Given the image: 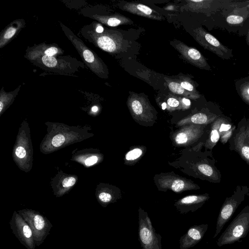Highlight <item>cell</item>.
Instances as JSON below:
<instances>
[{
	"label": "cell",
	"instance_id": "obj_20",
	"mask_svg": "<svg viewBox=\"0 0 249 249\" xmlns=\"http://www.w3.org/2000/svg\"><path fill=\"white\" fill-rule=\"evenodd\" d=\"M178 82L185 90L192 94L196 99L200 97V94L196 89L193 81L191 79L187 78H182L179 79Z\"/></svg>",
	"mask_w": 249,
	"mask_h": 249
},
{
	"label": "cell",
	"instance_id": "obj_42",
	"mask_svg": "<svg viewBox=\"0 0 249 249\" xmlns=\"http://www.w3.org/2000/svg\"><path fill=\"white\" fill-rule=\"evenodd\" d=\"M161 106H162V108L163 109H165L166 108V103H163L162 104Z\"/></svg>",
	"mask_w": 249,
	"mask_h": 249
},
{
	"label": "cell",
	"instance_id": "obj_31",
	"mask_svg": "<svg viewBox=\"0 0 249 249\" xmlns=\"http://www.w3.org/2000/svg\"><path fill=\"white\" fill-rule=\"evenodd\" d=\"M219 139V134L216 129H213L211 133L210 139L211 142L215 143L218 142Z\"/></svg>",
	"mask_w": 249,
	"mask_h": 249
},
{
	"label": "cell",
	"instance_id": "obj_39",
	"mask_svg": "<svg viewBox=\"0 0 249 249\" xmlns=\"http://www.w3.org/2000/svg\"><path fill=\"white\" fill-rule=\"evenodd\" d=\"M182 101L183 103L187 106H189L191 104L190 101L186 98H182Z\"/></svg>",
	"mask_w": 249,
	"mask_h": 249
},
{
	"label": "cell",
	"instance_id": "obj_6",
	"mask_svg": "<svg viewBox=\"0 0 249 249\" xmlns=\"http://www.w3.org/2000/svg\"><path fill=\"white\" fill-rule=\"evenodd\" d=\"M139 233L143 249H162L161 236L156 232L147 213L140 211L139 214Z\"/></svg>",
	"mask_w": 249,
	"mask_h": 249
},
{
	"label": "cell",
	"instance_id": "obj_11",
	"mask_svg": "<svg viewBox=\"0 0 249 249\" xmlns=\"http://www.w3.org/2000/svg\"><path fill=\"white\" fill-rule=\"evenodd\" d=\"M208 228L207 224L195 225L190 228L180 238V249H187L196 245L202 239Z\"/></svg>",
	"mask_w": 249,
	"mask_h": 249
},
{
	"label": "cell",
	"instance_id": "obj_21",
	"mask_svg": "<svg viewBox=\"0 0 249 249\" xmlns=\"http://www.w3.org/2000/svg\"><path fill=\"white\" fill-rule=\"evenodd\" d=\"M245 20V16L240 14H231L226 18L227 22L230 25H235L240 24Z\"/></svg>",
	"mask_w": 249,
	"mask_h": 249
},
{
	"label": "cell",
	"instance_id": "obj_37",
	"mask_svg": "<svg viewBox=\"0 0 249 249\" xmlns=\"http://www.w3.org/2000/svg\"><path fill=\"white\" fill-rule=\"evenodd\" d=\"M94 27L95 31L98 33H102L104 32V29L102 25H101L100 24H97L96 23V27L95 28V26H94L93 23L91 24Z\"/></svg>",
	"mask_w": 249,
	"mask_h": 249
},
{
	"label": "cell",
	"instance_id": "obj_16",
	"mask_svg": "<svg viewBox=\"0 0 249 249\" xmlns=\"http://www.w3.org/2000/svg\"><path fill=\"white\" fill-rule=\"evenodd\" d=\"M185 2L186 4L181 7L182 10L199 12L208 7L213 1L188 0H185Z\"/></svg>",
	"mask_w": 249,
	"mask_h": 249
},
{
	"label": "cell",
	"instance_id": "obj_5",
	"mask_svg": "<svg viewBox=\"0 0 249 249\" xmlns=\"http://www.w3.org/2000/svg\"><path fill=\"white\" fill-rule=\"evenodd\" d=\"M30 227L36 246H40L49 234L53 225L49 219L38 212L31 209L18 211Z\"/></svg>",
	"mask_w": 249,
	"mask_h": 249
},
{
	"label": "cell",
	"instance_id": "obj_17",
	"mask_svg": "<svg viewBox=\"0 0 249 249\" xmlns=\"http://www.w3.org/2000/svg\"><path fill=\"white\" fill-rule=\"evenodd\" d=\"M209 197L206 196H189L183 197L179 200V205L186 206H194L197 209L199 206H201L208 199Z\"/></svg>",
	"mask_w": 249,
	"mask_h": 249
},
{
	"label": "cell",
	"instance_id": "obj_27",
	"mask_svg": "<svg viewBox=\"0 0 249 249\" xmlns=\"http://www.w3.org/2000/svg\"><path fill=\"white\" fill-rule=\"evenodd\" d=\"M185 186L184 182L180 179H177L173 183L171 189L175 192H179L183 190Z\"/></svg>",
	"mask_w": 249,
	"mask_h": 249
},
{
	"label": "cell",
	"instance_id": "obj_28",
	"mask_svg": "<svg viewBox=\"0 0 249 249\" xmlns=\"http://www.w3.org/2000/svg\"><path fill=\"white\" fill-rule=\"evenodd\" d=\"M65 138L63 135H57L54 137L52 140V144L54 146H61L64 142Z\"/></svg>",
	"mask_w": 249,
	"mask_h": 249
},
{
	"label": "cell",
	"instance_id": "obj_23",
	"mask_svg": "<svg viewBox=\"0 0 249 249\" xmlns=\"http://www.w3.org/2000/svg\"><path fill=\"white\" fill-rule=\"evenodd\" d=\"M142 151L139 148H135L126 153L125 159L128 160H132L139 158L142 154Z\"/></svg>",
	"mask_w": 249,
	"mask_h": 249
},
{
	"label": "cell",
	"instance_id": "obj_12",
	"mask_svg": "<svg viewBox=\"0 0 249 249\" xmlns=\"http://www.w3.org/2000/svg\"><path fill=\"white\" fill-rule=\"evenodd\" d=\"M64 51L54 44H47L43 43L30 47L26 51L25 57L29 61L44 56H57L61 55Z\"/></svg>",
	"mask_w": 249,
	"mask_h": 249
},
{
	"label": "cell",
	"instance_id": "obj_10",
	"mask_svg": "<svg viewBox=\"0 0 249 249\" xmlns=\"http://www.w3.org/2000/svg\"><path fill=\"white\" fill-rule=\"evenodd\" d=\"M243 200L242 196H233L225 200L217 217L213 238H216L220 233L225 225L231 218Z\"/></svg>",
	"mask_w": 249,
	"mask_h": 249
},
{
	"label": "cell",
	"instance_id": "obj_29",
	"mask_svg": "<svg viewBox=\"0 0 249 249\" xmlns=\"http://www.w3.org/2000/svg\"><path fill=\"white\" fill-rule=\"evenodd\" d=\"M175 140L177 143L181 144L185 143L188 140V138L185 133L182 132L177 135Z\"/></svg>",
	"mask_w": 249,
	"mask_h": 249
},
{
	"label": "cell",
	"instance_id": "obj_25",
	"mask_svg": "<svg viewBox=\"0 0 249 249\" xmlns=\"http://www.w3.org/2000/svg\"><path fill=\"white\" fill-rule=\"evenodd\" d=\"M240 92L243 99L249 102V82L245 83L241 85Z\"/></svg>",
	"mask_w": 249,
	"mask_h": 249
},
{
	"label": "cell",
	"instance_id": "obj_19",
	"mask_svg": "<svg viewBox=\"0 0 249 249\" xmlns=\"http://www.w3.org/2000/svg\"><path fill=\"white\" fill-rule=\"evenodd\" d=\"M20 87L12 92L7 93L2 89L0 91V112H1L5 106L7 105L16 96L20 90Z\"/></svg>",
	"mask_w": 249,
	"mask_h": 249
},
{
	"label": "cell",
	"instance_id": "obj_22",
	"mask_svg": "<svg viewBox=\"0 0 249 249\" xmlns=\"http://www.w3.org/2000/svg\"><path fill=\"white\" fill-rule=\"evenodd\" d=\"M207 116L203 113L196 114L191 118L192 122L197 124H205L207 121Z\"/></svg>",
	"mask_w": 249,
	"mask_h": 249
},
{
	"label": "cell",
	"instance_id": "obj_2",
	"mask_svg": "<svg viewBox=\"0 0 249 249\" xmlns=\"http://www.w3.org/2000/svg\"><path fill=\"white\" fill-rule=\"evenodd\" d=\"M60 24L66 36L76 49L86 66L99 77L107 78L108 71L102 59L67 26L62 23Z\"/></svg>",
	"mask_w": 249,
	"mask_h": 249
},
{
	"label": "cell",
	"instance_id": "obj_36",
	"mask_svg": "<svg viewBox=\"0 0 249 249\" xmlns=\"http://www.w3.org/2000/svg\"><path fill=\"white\" fill-rule=\"evenodd\" d=\"M231 128V125L229 124H222L219 128L220 132L227 131Z\"/></svg>",
	"mask_w": 249,
	"mask_h": 249
},
{
	"label": "cell",
	"instance_id": "obj_30",
	"mask_svg": "<svg viewBox=\"0 0 249 249\" xmlns=\"http://www.w3.org/2000/svg\"><path fill=\"white\" fill-rule=\"evenodd\" d=\"M75 178L72 177H68L64 179L63 181V186L64 187H70L73 185L75 183Z\"/></svg>",
	"mask_w": 249,
	"mask_h": 249
},
{
	"label": "cell",
	"instance_id": "obj_8",
	"mask_svg": "<svg viewBox=\"0 0 249 249\" xmlns=\"http://www.w3.org/2000/svg\"><path fill=\"white\" fill-rule=\"evenodd\" d=\"M12 232L27 249H35L36 244L32 231L22 217L15 211L9 222Z\"/></svg>",
	"mask_w": 249,
	"mask_h": 249
},
{
	"label": "cell",
	"instance_id": "obj_24",
	"mask_svg": "<svg viewBox=\"0 0 249 249\" xmlns=\"http://www.w3.org/2000/svg\"><path fill=\"white\" fill-rule=\"evenodd\" d=\"M112 196L107 192L100 193L98 196L99 201L103 205H106L112 200Z\"/></svg>",
	"mask_w": 249,
	"mask_h": 249
},
{
	"label": "cell",
	"instance_id": "obj_40",
	"mask_svg": "<svg viewBox=\"0 0 249 249\" xmlns=\"http://www.w3.org/2000/svg\"><path fill=\"white\" fill-rule=\"evenodd\" d=\"M246 40H247V42L248 45L249 46V31H248V33L247 34V37H246Z\"/></svg>",
	"mask_w": 249,
	"mask_h": 249
},
{
	"label": "cell",
	"instance_id": "obj_33",
	"mask_svg": "<svg viewBox=\"0 0 249 249\" xmlns=\"http://www.w3.org/2000/svg\"><path fill=\"white\" fill-rule=\"evenodd\" d=\"M167 103L169 106L173 107H178L179 105V101L176 98L173 97L168 98Z\"/></svg>",
	"mask_w": 249,
	"mask_h": 249
},
{
	"label": "cell",
	"instance_id": "obj_14",
	"mask_svg": "<svg viewBox=\"0 0 249 249\" xmlns=\"http://www.w3.org/2000/svg\"><path fill=\"white\" fill-rule=\"evenodd\" d=\"M93 18L100 22L111 27H116L120 25L132 24L131 19L121 14H114L110 16L94 15Z\"/></svg>",
	"mask_w": 249,
	"mask_h": 249
},
{
	"label": "cell",
	"instance_id": "obj_9",
	"mask_svg": "<svg viewBox=\"0 0 249 249\" xmlns=\"http://www.w3.org/2000/svg\"><path fill=\"white\" fill-rule=\"evenodd\" d=\"M171 44L189 63L201 69L211 70L206 58L197 49L178 40L171 41Z\"/></svg>",
	"mask_w": 249,
	"mask_h": 249
},
{
	"label": "cell",
	"instance_id": "obj_13",
	"mask_svg": "<svg viewBox=\"0 0 249 249\" xmlns=\"http://www.w3.org/2000/svg\"><path fill=\"white\" fill-rule=\"evenodd\" d=\"M121 9L134 15L152 19L162 20L163 19L159 13L140 3L127 2L123 5Z\"/></svg>",
	"mask_w": 249,
	"mask_h": 249
},
{
	"label": "cell",
	"instance_id": "obj_15",
	"mask_svg": "<svg viewBox=\"0 0 249 249\" xmlns=\"http://www.w3.org/2000/svg\"><path fill=\"white\" fill-rule=\"evenodd\" d=\"M23 20L18 19L13 21L6 27L1 33L0 37V48H2L23 27L24 24Z\"/></svg>",
	"mask_w": 249,
	"mask_h": 249
},
{
	"label": "cell",
	"instance_id": "obj_1",
	"mask_svg": "<svg viewBox=\"0 0 249 249\" xmlns=\"http://www.w3.org/2000/svg\"><path fill=\"white\" fill-rule=\"evenodd\" d=\"M81 33L97 47L109 53H118L125 49V41L119 31L104 30L103 33H98L91 24L84 27Z\"/></svg>",
	"mask_w": 249,
	"mask_h": 249
},
{
	"label": "cell",
	"instance_id": "obj_32",
	"mask_svg": "<svg viewBox=\"0 0 249 249\" xmlns=\"http://www.w3.org/2000/svg\"><path fill=\"white\" fill-rule=\"evenodd\" d=\"M16 155L19 158H23L25 157L26 152L25 149L21 147L18 146L16 149Z\"/></svg>",
	"mask_w": 249,
	"mask_h": 249
},
{
	"label": "cell",
	"instance_id": "obj_18",
	"mask_svg": "<svg viewBox=\"0 0 249 249\" xmlns=\"http://www.w3.org/2000/svg\"><path fill=\"white\" fill-rule=\"evenodd\" d=\"M166 81L168 87L172 93L196 99V98L190 92L185 90L178 82L172 81L169 79L166 80Z\"/></svg>",
	"mask_w": 249,
	"mask_h": 249
},
{
	"label": "cell",
	"instance_id": "obj_4",
	"mask_svg": "<svg viewBox=\"0 0 249 249\" xmlns=\"http://www.w3.org/2000/svg\"><path fill=\"white\" fill-rule=\"evenodd\" d=\"M249 231V207H245L233 219L217 240L220 247L245 238Z\"/></svg>",
	"mask_w": 249,
	"mask_h": 249
},
{
	"label": "cell",
	"instance_id": "obj_35",
	"mask_svg": "<svg viewBox=\"0 0 249 249\" xmlns=\"http://www.w3.org/2000/svg\"><path fill=\"white\" fill-rule=\"evenodd\" d=\"M242 156L247 161H249V146H243L241 148Z\"/></svg>",
	"mask_w": 249,
	"mask_h": 249
},
{
	"label": "cell",
	"instance_id": "obj_34",
	"mask_svg": "<svg viewBox=\"0 0 249 249\" xmlns=\"http://www.w3.org/2000/svg\"><path fill=\"white\" fill-rule=\"evenodd\" d=\"M98 161V157L95 156H93L89 157L85 160V164L87 166H90L95 164Z\"/></svg>",
	"mask_w": 249,
	"mask_h": 249
},
{
	"label": "cell",
	"instance_id": "obj_26",
	"mask_svg": "<svg viewBox=\"0 0 249 249\" xmlns=\"http://www.w3.org/2000/svg\"><path fill=\"white\" fill-rule=\"evenodd\" d=\"M198 170L204 175L210 177L213 173V168L207 164H201L198 166Z\"/></svg>",
	"mask_w": 249,
	"mask_h": 249
},
{
	"label": "cell",
	"instance_id": "obj_41",
	"mask_svg": "<svg viewBox=\"0 0 249 249\" xmlns=\"http://www.w3.org/2000/svg\"><path fill=\"white\" fill-rule=\"evenodd\" d=\"M91 110L93 112H96L98 110V107L94 106L92 107Z\"/></svg>",
	"mask_w": 249,
	"mask_h": 249
},
{
	"label": "cell",
	"instance_id": "obj_38",
	"mask_svg": "<svg viewBox=\"0 0 249 249\" xmlns=\"http://www.w3.org/2000/svg\"><path fill=\"white\" fill-rule=\"evenodd\" d=\"M231 132H232V130L230 131L229 132H228L226 134H225V135H224L222 137V142H226V141H227V140L228 139V138L230 137V136L231 135Z\"/></svg>",
	"mask_w": 249,
	"mask_h": 249
},
{
	"label": "cell",
	"instance_id": "obj_3",
	"mask_svg": "<svg viewBox=\"0 0 249 249\" xmlns=\"http://www.w3.org/2000/svg\"><path fill=\"white\" fill-rule=\"evenodd\" d=\"M31 63L40 68L62 74H70L84 68L83 63L75 58L64 56L44 55L30 60Z\"/></svg>",
	"mask_w": 249,
	"mask_h": 249
},
{
	"label": "cell",
	"instance_id": "obj_7",
	"mask_svg": "<svg viewBox=\"0 0 249 249\" xmlns=\"http://www.w3.org/2000/svg\"><path fill=\"white\" fill-rule=\"evenodd\" d=\"M192 36L195 40L204 49L208 50L223 59L232 57V50L223 45L212 35L202 27L194 29Z\"/></svg>",
	"mask_w": 249,
	"mask_h": 249
}]
</instances>
